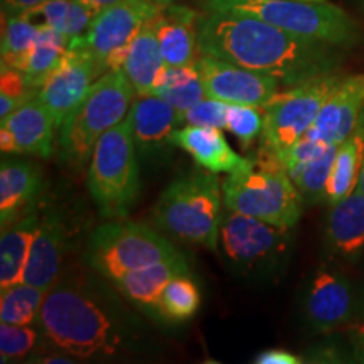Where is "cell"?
Wrapping results in <instances>:
<instances>
[{"label":"cell","instance_id":"obj_1","mask_svg":"<svg viewBox=\"0 0 364 364\" xmlns=\"http://www.w3.org/2000/svg\"><path fill=\"white\" fill-rule=\"evenodd\" d=\"M198 46L201 54L263 73L282 86L336 73L343 63V48L231 12L199 14Z\"/></svg>","mask_w":364,"mask_h":364},{"label":"cell","instance_id":"obj_2","mask_svg":"<svg viewBox=\"0 0 364 364\" xmlns=\"http://www.w3.org/2000/svg\"><path fill=\"white\" fill-rule=\"evenodd\" d=\"M39 329L58 351L73 358L113 354L122 343L108 312L83 290L54 285L41 307Z\"/></svg>","mask_w":364,"mask_h":364},{"label":"cell","instance_id":"obj_3","mask_svg":"<svg viewBox=\"0 0 364 364\" xmlns=\"http://www.w3.org/2000/svg\"><path fill=\"white\" fill-rule=\"evenodd\" d=\"M225 206L231 211L292 228L302 216V194L273 150L263 147L223 182Z\"/></svg>","mask_w":364,"mask_h":364},{"label":"cell","instance_id":"obj_4","mask_svg":"<svg viewBox=\"0 0 364 364\" xmlns=\"http://www.w3.org/2000/svg\"><path fill=\"white\" fill-rule=\"evenodd\" d=\"M135 90L124 70H108L91 86L86 98L59 127V157L73 169L91 159L95 145L129 115Z\"/></svg>","mask_w":364,"mask_h":364},{"label":"cell","instance_id":"obj_5","mask_svg":"<svg viewBox=\"0 0 364 364\" xmlns=\"http://www.w3.org/2000/svg\"><path fill=\"white\" fill-rule=\"evenodd\" d=\"M204 11L250 16L302 38L349 48L359 39L358 22L344 9L302 0H199Z\"/></svg>","mask_w":364,"mask_h":364},{"label":"cell","instance_id":"obj_6","mask_svg":"<svg viewBox=\"0 0 364 364\" xmlns=\"http://www.w3.org/2000/svg\"><path fill=\"white\" fill-rule=\"evenodd\" d=\"M223 188L213 172L179 177L164 191L154 208L157 225L177 238L216 252L223 220Z\"/></svg>","mask_w":364,"mask_h":364},{"label":"cell","instance_id":"obj_7","mask_svg":"<svg viewBox=\"0 0 364 364\" xmlns=\"http://www.w3.org/2000/svg\"><path fill=\"white\" fill-rule=\"evenodd\" d=\"M88 189L102 216L108 220H124L139 198V159L129 115L95 145L88 167Z\"/></svg>","mask_w":364,"mask_h":364},{"label":"cell","instance_id":"obj_8","mask_svg":"<svg viewBox=\"0 0 364 364\" xmlns=\"http://www.w3.org/2000/svg\"><path fill=\"white\" fill-rule=\"evenodd\" d=\"M181 255L152 228L113 220L103 223L91 235L88 248L90 265L102 275L118 282L127 273Z\"/></svg>","mask_w":364,"mask_h":364},{"label":"cell","instance_id":"obj_9","mask_svg":"<svg viewBox=\"0 0 364 364\" xmlns=\"http://www.w3.org/2000/svg\"><path fill=\"white\" fill-rule=\"evenodd\" d=\"M338 71L280 90L263 105V147L280 152L311 130L322 105L339 85Z\"/></svg>","mask_w":364,"mask_h":364},{"label":"cell","instance_id":"obj_10","mask_svg":"<svg viewBox=\"0 0 364 364\" xmlns=\"http://www.w3.org/2000/svg\"><path fill=\"white\" fill-rule=\"evenodd\" d=\"M161 9L154 0H120L98 12L81 39L100 70H122L129 44L147 22L156 19Z\"/></svg>","mask_w":364,"mask_h":364},{"label":"cell","instance_id":"obj_11","mask_svg":"<svg viewBox=\"0 0 364 364\" xmlns=\"http://www.w3.org/2000/svg\"><path fill=\"white\" fill-rule=\"evenodd\" d=\"M290 230L247 216L226 208L223 213L220 241L231 262L245 268L277 263L290 247Z\"/></svg>","mask_w":364,"mask_h":364},{"label":"cell","instance_id":"obj_12","mask_svg":"<svg viewBox=\"0 0 364 364\" xmlns=\"http://www.w3.org/2000/svg\"><path fill=\"white\" fill-rule=\"evenodd\" d=\"M102 75L103 71L86 49L81 36L70 39L65 56L38 90V98L51 112L58 129Z\"/></svg>","mask_w":364,"mask_h":364},{"label":"cell","instance_id":"obj_13","mask_svg":"<svg viewBox=\"0 0 364 364\" xmlns=\"http://www.w3.org/2000/svg\"><path fill=\"white\" fill-rule=\"evenodd\" d=\"M194 65L203 80L206 97L228 105H252L262 108L282 88L280 81L272 76L209 54L199 53Z\"/></svg>","mask_w":364,"mask_h":364},{"label":"cell","instance_id":"obj_14","mask_svg":"<svg viewBox=\"0 0 364 364\" xmlns=\"http://www.w3.org/2000/svg\"><path fill=\"white\" fill-rule=\"evenodd\" d=\"M364 113V75L344 76L322 105L307 136L339 145L353 135Z\"/></svg>","mask_w":364,"mask_h":364},{"label":"cell","instance_id":"obj_15","mask_svg":"<svg viewBox=\"0 0 364 364\" xmlns=\"http://www.w3.org/2000/svg\"><path fill=\"white\" fill-rule=\"evenodd\" d=\"M353 289L338 270L322 267L309 284L304 311L316 331H334L353 316Z\"/></svg>","mask_w":364,"mask_h":364},{"label":"cell","instance_id":"obj_16","mask_svg":"<svg viewBox=\"0 0 364 364\" xmlns=\"http://www.w3.org/2000/svg\"><path fill=\"white\" fill-rule=\"evenodd\" d=\"M129 120L136 152L145 156L156 154L171 144L172 132L182 125L176 108L157 95L136 98L132 103Z\"/></svg>","mask_w":364,"mask_h":364},{"label":"cell","instance_id":"obj_17","mask_svg":"<svg viewBox=\"0 0 364 364\" xmlns=\"http://www.w3.org/2000/svg\"><path fill=\"white\" fill-rule=\"evenodd\" d=\"M199 14L186 6H162L156 19L159 46L166 66H191L199 56Z\"/></svg>","mask_w":364,"mask_h":364},{"label":"cell","instance_id":"obj_18","mask_svg":"<svg viewBox=\"0 0 364 364\" xmlns=\"http://www.w3.org/2000/svg\"><path fill=\"white\" fill-rule=\"evenodd\" d=\"M65 252V226L56 213H49L39 221L22 282L38 289L51 290L56 285Z\"/></svg>","mask_w":364,"mask_h":364},{"label":"cell","instance_id":"obj_19","mask_svg":"<svg viewBox=\"0 0 364 364\" xmlns=\"http://www.w3.org/2000/svg\"><path fill=\"white\" fill-rule=\"evenodd\" d=\"M171 144L188 152L199 167L213 174H231L241 164L245 157L238 156L221 129L213 127L184 125L172 132Z\"/></svg>","mask_w":364,"mask_h":364},{"label":"cell","instance_id":"obj_20","mask_svg":"<svg viewBox=\"0 0 364 364\" xmlns=\"http://www.w3.org/2000/svg\"><path fill=\"white\" fill-rule=\"evenodd\" d=\"M2 127L11 132L17 154H31L43 159L51 157L54 132L58 125L51 112L41 103L38 95L11 113L2 122Z\"/></svg>","mask_w":364,"mask_h":364},{"label":"cell","instance_id":"obj_21","mask_svg":"<svg viewBox=\"0 0 364 364\" xmlns=\"http://www.w3.org/2000/svg\"><path fill=\"white\" fill-rule=\"evenodd\" d=\"M326 241L329 252L344 260H356L364 253V196L359 191L332 204Z\"/></svg>","mask_w":364,"mask_h":364},{"label":"cell","instance_id":"obj_22","mask_svg":"<svg viewBox=\"0 0 364 364\" xmlns=\"http://www.w3.org/2000/svg\"><path fill=\"white\" fill-rule=\"evenodd\" d=\"M157 19V17H156ZM156 19L147 22L125 51L122 70L134 86L136 97H150L166 68L159 46Z\"/></svg>","mask_w":364,"mask_h":364},{"label":"cell","instance_id":"obj_23","mask_svg":"<svg viewBox=\"0 0 364 364\" xmlns=\"http://www.w3.org/2000/svg\"><path fill=\"white\" fill-rule=\"evenodd\" d=\"M41 172L33 162L7 159L0 167V221L2 228L21 218V211L38 196Z\"/></svg>","mask_w":364,"mask_h":364},{"label":"cell","instance_id":"obj_24","mask_svg":"<svg viewBox=\"0 0 364 364\" xmlns=\"http://www.w3.org/2000/svg\"><path fill=\"white\" fill-rule=\"evenodd\" d=\"M189 267L182 255H177L169 260H162L147 265L139 270L127 273L120 280L115 282L118 290L129 297L132 302L142 306L156 307L161 299L162 290L177 275H188Z\"/></svg>","mask_w":364,"mask_h":364},{"label":"cell","instance_id":"obj_25","mask_svg":"<svg viewBox=\"0 0 364 364\" xmlns=\"http://www.w3.org/2000/svg\"><path fill=\"white\" fill-rule=\"evenodd\" d=\"M39 221L41 218L33 213L2 228V238H0V289L2 290L22 282Z\"/></svg>","mask_w":364,"mask_h":364},{"label":"cell","instance_id":"obj_26","mask_svg":"<svg viewBox=\"0 0 364 364\" xmlns=\"http://www.w3.org/2000/svg\"><path fill=\"white\" fill-rule=\"evenodd\" d=\"M364 162V113L359 125L349 139L338 145L334 166H332L329 181H327L324 201L332 204L348 198L356 191L359 172Z\"/></svg>","mask_w":364,"mask_h":364},{"label":"cell","instance_id":"obj_27","mask_svg":"<svg viewBox=\"0 0 364 364\" xmlns=\"http://www.w3.org/2000/svg\"><path fill=\"white\" fill-rule=\"evenodd\" d=\"M154 95L167 100L176 108L181 115L182 124H184V115L189 108L206 98L203 80L196 65L164 68Z\"/></svg>","mask_w":364,"mask_h":364},{"label":"cell","instance_id":"obj_28","mask_svg":"<svg viewBox=\"0 0 364 364\" xmlns=\"http://www.w3.org/2000/svg\"><path fill=\"white\" fill-rule=\"evenodd\" d=\"M70 39L59 31L49 26H39L38 39L27 54L21 70L24 73L26 80L36 90L41 88L46 78L54 71L65 56Z\"/></svg>","mask_w":364,"mask_h":364},{"label":"cell","instance_id":"obj_29","mask_svg":"<svg viewBox=\"0 0 364 364\" xmlns=\"http://www.w3.org/2000/svg\"><path fill=\"white\" fill-rule=\"evenodd\" d=\"M48 292L49 290L38 289L24 282L4 289L0 297V321L7 324L31 326L39 318Z\"/></svg>","mask_w":364,"mask_h":364},{"label":"cell","instance_id":"obj_30","mask_svg":"<svg viewBox=\"0 0 364 364\" xmlns=\"http://www.w3.org/2000/svg\"><path fill=\"white\" fill-rule=\"evenodd\" d=\"M2 24V65L21 70L22 63L38 39L39 26L26 16L4 14Z\"/></svg>","mask_w":364,"mask_h":364},{"label":"cell","instance_id":"obj_31","mask_svg":"<svg viewBox=\"0 0 364 364\" xmlns=\"http://www.w3.org/2000/svg\"><path fill=\"white\" fill-rule=\"evenodd\" d=\"M201 306V294L198 285L188 275H177L172 279L159 299L157 311L169 321L182 322L196 316Z\"/></svg>","mask_w":364,"mask_h":364},{"label":"cell","instance_id":"obj_32","mask_svg":"<svg viewBox=\"0 0 364 364\" xmlns=\"http://www.w3.org/2000/svg\"><path fill=\"white\" fill-rule=\"evenodd\" d=\"M336 154H338V145H329L321 156L311 159V161L289 172L290 179L297 186L302 198L311 199V201L324 199L326 186L329 181L332 166H334Z\"/></svg>","mask_w":364,"mask_h":364},{"label":"cell","instance_id":"obj_33","mask_svg":"<svg viewBox=\"0 0 364 364\" xmlns=\"http://www.w3.org/2000/svg\"><path fill=\"white\" fill-rule=\"evenodd\" d=\"M38 95V90L29 85L24 73L16 68L2 65V85H0V120L17 110L22 103Z\"/></svg>","mask_w":364,"mask_h":364},{"label":"cell","instance_id":"obj_34","mask_svg":"<svg viewBox=\"0 0 364 364\" xmlns=\"http://www.w3.org/2000/svg\"><path fill=\"white\" fill-rule=\"evenodd\" d=\"M226 130H230L243 147H248L262 135L263 110L252 105H228Z\"/></svg>","mask_w":364,"mask_h":364},{"label":"cell","instance_id":"obj_35","mask_svg":"<svg viewBox=\"0 0 364 364\" xmlns=\"http://www.w3.org/2000/svg\"><path fill=\"white\" fill-rule=\"evenodd\" d=\"M38 331L31 326L0 324V358L2 363L26 358L34 349Z\"/></svg>","mask_w":364,"mask_h":364},{"label":"cell","instance_id":"obj_36","mask_svg":"<svg viewBox=\"0 0 364 364\" xmlns=\"http://www.w3.org/2000/svg\"><path fill=\"white\" fill-rule=\"evenodd\" d=\"M228 103H223L215 98H203L193 108H189L184 115L186 125L213 127V129L226 130Z\"/></svg>","mask_w":364,"mask_h":364},{"label":"cell","instance_id":"obj_37","mask_svg":"<svg viewBox=\"0 0 364 364\" xmlns=\"http://www.w3.org/2000/svg\"><path fill=\"white\" fill-rule=\"evenodd\" d=\"M331 144H324L321 140H314L311 136L304 135L302 139L297 140V142L289 145V147L280 150V152H275L282 166L285 167L287 172L294 171L295 167L302 166L311 159L321 156L322 152H326V149L329 147Z\"/></svg>","mask_w":364,"mask_h":364},{"label":"cell","instance_id":"obj_38","mask_svg":"<svg viewBox=\"0 0 364 364\" xmlns=\"http://www.w3.org/2000/svg\"><path fill=\"white\" fill-rule=\"evenodd\" d=\"M71 0H48L43 6L22 14L27 19L33 21L38 26H49L53 29L65 34L68 12H70Z\"/></svg>","mask_w":364,"mask_h":364},{"label":"cell","instance_id":"obj_39","mask_svg":"<svg viewBox=\"0 0 364 364\" xmlns=\"http://www.w3.org/2000/svg\"><path fill=\"white\" fill-rule=\"evenodd\" d=\"M253 363L257 364H300L304 363L302 358H299L297 354L284 351V349H267L258 354L253 359Z\"/></svg>","mask_w":364,"mask_h":364},{"label":"cell","instance_id":"obj_40","mask_svg":"<svg viewBox=\"0 0 364 364\" xmlns=\"http://www.w3.org/2000/svg\"><path fill=\"white\" fill-rule=\"evenodd\" d=\"M48 0H2V12L11 16H19L27 11L43 6Z\"/></svg>","mask_w":364,"mask_h":364},{"label":"cell","instance_id":"obj_41","mask_svg":"<svg viewBox=\"0 0 364 364\" xmlns=\"http://www.w3.org/2000/svg\"><path fill=\"white\" fill-rule=\"evenodd\" d=\"M353 349L356 361L364 363V321L353 331Z\"/></svg>","mask_w":364,"mask_h":364},{"label":"cell","instance_id":"obj_42","mask_svg":"<svg viewBox=\"0 0 364 364\" xmlns=\"http://www.w3.org/2000/svg\"><path fill=\"white\" fill-rule=\"evenodd\" d=\"M80 2L88 9H91L93 12L98 14V12H102L103 9H107V7L113 6V4L120 2V0H80Z\"/></svg>","mask_w":364,"mask_h":364},{"label":"cell","instance_id":"obj_43","mask_svg":"<svg viewBox=\"0 0 364 364\" xmlns=\"http://www.w3.org/2000/svg\"><path fill=\"white\" fill-rule=\"evenodd\" d=\"M38 361L39 363H73L75 359L65 358V356H61V354H58V356H46L43 359H38Z\"/></svg>","mask_w":364,"mask_h":364},{"label":"cell","instance_id":"obj_44","mask_svg":"<svg viewBox=\"0 0 364 364\" xmlns=\"http://www.w3.org/2000/svg\"><path fill=\"white\" fill-rule=\"evenodd\" d=\"M356 191H359L364 196V162H363V167H361V172H359V179H358V186H356Z\"/></svg>","mask_w":364,"mask_h":364},{"label":"cell","instance_id":"obj_45","mask_svg":"<svg viewBox=\"0 0 364 364\" xmlns=\"http://www.w3.org/2000/svg\"><path fill=\"white\" fill-rule=\"evenodd\" d=\"M154 2H157L159 6H169V4H176L179 0H154Z\"/></svg>","mask_w":364,"mask_h":364},{"label":"cell","instance_id":"obj_46","mask_svg":"<svg viewBox=\"0 0 364 364\" xmlns=\"http://www.w3.org/2000/svg\"><path fill=\"white\" fill-rule=\"evenodd\" d=\"M302 2H326V0H302Z\"/></svg>","mask_w":364,"mask_h":364},{"label":"cell","instance_id":"obj_47","mask_svg":"<svg viewBox=\"0 0 364 364\" xmlns=\"http://www.w3.org/2000/svg\"><path fill=\"white\" fill-rule=\"evenodd\" d=\"M358 4H359V6H361V9L364 11V0H358Z\"/></svg>","mask_w":364,"mask_h":364}]
</instances>
